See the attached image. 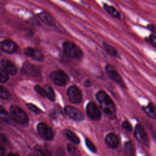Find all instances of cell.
<instances>
[{
  "instance_id": "obj_15",
  "label": "cell",
  "mask_w": 156,
  "mask_h": 156,
  "mask_svg": "<svg viewBox=\"0 0 156 156\" xmlns=\"http://www.w3.org/2000/svg\"><path fill=\"white\" fill-rule=\"evenodd\" d=\"M107 144L112 149H116L118 147L119 141L118 136L113 133H110L107 134L105 138Z\"/></svg>"
},
{
  "instance_id": "obj_36",
  "label": "cell",
  "mask_w": 156,
  "mask_h": 156,
  "mask_svg": "<svg viewBox=\"0 0 156 156\" xmlns=\"http://www.w3.org/2000/svg\"><path fill=\"white\" fill-rule=\"evenodd\" d=\"M84 85L87 87H91L92 85V82L90 80H86L84 82Z\"/></svg>"
},
{
  "instance_id": "obj_6",
  "label": "cell",
  "mask_w": 156,
  "mask_h": 156,
  "mask_svg": "<svg viewBox=\"0 0 156 156\" xmlns=\"http://www.w3.org/2000/svg\"><path fill=\"white\" fill-rule=\"evenodd\" d=\"M67 95L72 103L79 104L82 101V94L81 91L77 86H70L67 90Z\"/></svg>"
},
{
  "instance_id": "obj_14",
  "label": "cell",
  "mask_w": 156,
  "mask_h": 156,
  "mask_svg": "<svg viewBox=\"0 0 156 156\" xmlns=\"http://www.w3.org/2000/svg\"><path fill=\"white\" fill-rule=\"evenodd\" d=\"M24 53L26 55L37 61L42 60L44 57L40 51L31 47L26 48L24 51Z\"/></svg>"
},
{
  "instance_id": "obj_4",
  "label": "cell",
  "mask_w": 156,
  "mask_h": 156,
  "mask_svg": "<svg viewBox=\"0 0 156 156\" xmlns=\"http://www.w3.org/2000/svg\"><path fill=\"white\" fill-rule=\"evenodd\" d=\"M64 53L69 57L74 59H80L83 57L82 50L74 43L66 41L63 44Z\"/></svg>"
},
{
  "instance_id": "obj_12",
  "label": "cell",
  "mask_w": 156,
  "mask_h": 156,
  "mask_svg": "<svg viewBox=\"0 0 156 156\" xmlns=\"http://www.w3.org/2000/svg\"><path fill=\"white\" fill-rule=\"evenodd\" d=\"M1 50L8 54H12L16 51L17 45L15 42L10 39H7L1 42Z\"/></svg>"
},
{
  "instance_id": "obj_37",
  "label": "cell",
  "mask_w": 156,
  "mask_h": 156,
  "mask_svg": "<svg viewBox=\"0 0 156 156\" xmlns=\"http://www.w3.org/2000/svg\"><path fill=\"white\" fill-rule=\"evenodd\" d=\"M5 154V149L2 147H0V156H4Z\"/></svg>"
},
{
  "instance_id": "obj_8",
  "label": "cell",
  "mask_w": 156,
  "mask_h": 156,
  "mask_svg": "<svg viewBox=\"0 0 156 156\" xmlns=\"http://www.w3.org/2000/svg\"><path fill=\"white\" fill-rule=\"evenodd\" d=\"M64 110L65 113L69 118L76 121H80L84 119V116L82 112L79 109L74 107L67 105L65 107Z\"/></svg>"
},
{
  "instance_id": "obj_28",
  "label": "cell",
  "mask_w": 156,
  "mask_h": 156,
  "mask_svg": "<svg viewBox=\"0 0 156 156\" xmlns=\"http://www.w3.org/2000/svg\"><path fill=\"white\" fill-rule=\"evenodd\" d=\"M27 106L30 111H32L33 113L35 114H39L42 112L40 108H38L36 105L32 104H27Z\"/></svg>"
},
{
  "instance_id": "obj_5",
  "label": "cell",
  "mask_w": 156,
  "mask_h": 156,
  "mask_svg": "<svg viewBox=\"0 0 156 156\" xmlns=\"http://www.w3.org/2000/svg\"><path fill=\"white\" fill-rule=\"evenodd\" d=\"M49 77L52 81L58 86H63L69 81L67 74L61 69H57L51 73Z\"/></svg>"
},
{
  "instance_id": "obj_10",
  "label": "cell",
  "mask_w": 156,
  "mask_h": 156,
  "mask_svg": "<svg viewBox=\"0 0 156 156\" xmlns=\"http://www.w3.org/2000/svg\"><path fill=\"white\" fill-rule=\"evenodd\" d=\"M88 116L93 120H98L101 117V113L98 106L93 102H89L86 107Z\"/></svg>"
},
{
  "instance_id": "obj_17",
  "label": "cell",
  "mask_w": 156,
  "mask_h": 156,
  "mask_svg": "<svg viewBox=\"0 0 156 156\" xmlns=\"http://www.w3.org/2000/svg\"><path fill=\"white\" fill-rule=\"evenodd\" d=\"M144 113L151 118L156 120V106L152 102H149L147 105L143 107Z\"/></svg>"
},
{
  "instance_id": "obj_16",
  "label": "cell",
  "mask_w": 156,
  "mask_h": 156,
  "mask_svg": "<svg viewBox=\"0 0 156 156\" xmlns=\"http://www.w3.org/2000/svg\"><path fill=\"white\" fill-rule=\"evenodd\" d=\"M38 16L40 20L46 24L52 27L56 26V22L55 20L48 13L45 12H41L38 14Z\"/></svg>"
},
{
  "instance_id": "obj_30",
  "label": "cell",
  "mask_w": 156,
  "mask_h": 156,
  "mask_svg": "<svg viewBox=\"0 0 156 156\" xmlns=\"http://www.w3.org/2000/svg\"><path fill=\"white\" fill-rule=\"evenodd\" d=\"M0 112H1V118L4 120V121H7L9 120V116L8 113L5 111V110L3 108L2 106H1L0 107Z\"/></svg>"
},
{
  "instance_id": "obj_2",
  "label": "cell",
  "mask_w": 156,
  "mask_h": 156,
  "mask_svg": "<svg viewBox=\"0 0 156 156\" xmlns=\"http://www.w3.org/2000/svg\"><path fill=\"white\" fill-rule=\"evenodd\" d=\"M11 118L17 123L26 126L29 123V118L26 112L17 105H11L9 110Z\"/></svg>"
},
{
  "instance_id": "obj_19",
  "label": "cell",
  "mask_w": 156,
  "mask_h": 156,
  "mask_svg": "<svg viewBox=\"0 0 156 156\" xmlns=\"http://www.w3.org/2000/svg\"><path fill=\"white\" fill-rule=\"evenodd\" d=\"M64 134L66 136V138L70 140L72 143L78 144L80 143V140L79 137L71 130L69 129H65L64 130Z\"/></svg>"
},
{
  "instance_id": "obj_1",
  "label": "cell",
  "mask_w": 156,
  "mask_h": 156,
  "mask_svg": "<svg viewBox=\"0 0 156 156\" xmlns=\"http://www.w3.org/2000/svg\"><path fill=\"white\" fill-rule=\"evenodd\" d=\"M96 98L105 116L110 119L115 118L116 115V110L110 96L104 91L100 90L96 93Z\"/></svg>"
},
{
  "instance_id": "obj_26",
  "label": "cell",
  "mask_w": 156,
  "mask_h": 156,
  "mask_svg": "<svg viewBox=\"0 0 156 156\" xmlns=\"http://www.w3.org/2000/svg\"><path fill=\"white\" fill-rule=\"evenodd\" d=\"M145 40L152 46L156 48V35L151 34L145 38Z\"/></svg>"
},
{
  "instance_id": "obj_31",
  "label": "cell",
  "mask_w": 156,
  "mask_h": 156,
  "mask_svg": "<svg viewBox=\"0 0 156 156\" xmlns=\"http://www.w3.org/2000/svg\"><path fill=\"white\" fill-rule=\"evenodd\" d=\"M34 89L36 91V92L39 94L40 95H41L43 97H45L46 96V94H45V91L43 89V88H42L41 87H40V85H35L34 87Z\"/></svg>"
},
{
  "instance_id": "obj_3",
  "label": "cell",
  "mask_w": 156,
  "mask_h": 156,
  "mask_svg": "<svg viewBox=\"0 0 156 156\" xmlns=\"http://www.w3.org/2000/svg\"><path fill=\"white\" fill-rule=\"evenodd\" d=\"M21 71L24 76L35 80L38 81L41 78V73L40 68L29 62H25L23 63Z\"/></svg>"
},
{
  "instance_id": "obj_21",
  "label": "cell",
  "mask_w": 156,
  "mask_h": 156,
  "mask_svg": "<svg viewBox=\"0 0 156 156\" xmlns=\"http://www.w3.org/2000/svg\"><path fill=\"white\" fill-rule=\"evenodd\" d=\"M103 46H104L105 51L108 53H109V54H110L111 55H112L115 57H118V51L115 49V48H113V46H112L109 44H108L107 43H105V42L103 43Z\"/></svg>"
},
{
  "instance_id": "obj_11",
  "label": "cell",
  "mask_w": 156,
  "mask_h": 156,
  "mask_svg": "<svg viewBox=\"0 0 156 156\" xmlns=\"http://www.w3.org/2000/svg\"><path fill=\"white\" fill-rule=\"evenodd\" d=\"M135 138L141 143L144 144H147L149 142L148 136L147 135L146 132L145 131L143 127L140 124H137L135 127V132H134Z\"/></svg>"
},
{
  "instance_id": "obj_25",
  "label": "cell",
  "mask_w": 156,
  "mask_h": 156,
  "mask_svg": "<svg viewBox=\"0 0 156 156\" xmlns=\"http://www.w3.org/2000/svg\"><path fill=\"white\" fill-rule=\"evenodd\" d=\"M10 93L9 91L7 90V88H5L3 86H1V90H0V96L2 99H7L9 98Z\"/></svg>"
},
{
  "instance_id": "obj_32",
  "label": "cell",
  "mask_w": 156,
  "mask_h": 156,
  "mask_svg": "<svg viewBox=\"0 0 156 156\" xmlns=\"http://www.w3.org/2000/svg\"><path fill=\"white\" fill-rule=\"evenodd\" d=\"M122 127L127 132H131L132 130V127L131 124L127 121H124L122 123Z\"/></svg>"
},
{
  "instance_id": "obj_22",
  "label": "cell",
  "mask_w": 156,
  "mask_h": 156,
  "mask_svg": "<svg viewBox=\"0 0 156 156\" xmlns=\"http://www.w3.org/2000/svg\"><path fill=\"white\" fill-rule=\"evenodd\" d=\"M66 148H67L68 152L69 153V154L71 156H80V152L77 149V147L76 146H74L73 144H68Z\"/></svg>"
},
{
  "instance_id": "obj_27",
  "label": "cell",
  "mask_w": 156,
  "mask_h": 156,
  "mask_svg": "<svg viewBox=\"0 0 156 156\" xmlns=\"http://www.w3.org/2000/svg\"><path fill=\"white\" fill-rule=\"evenodd\" d=\"M9 75L8 73L4 70L2 68H1V82L5 83L9 80Z\"/></svg>"
},
{
  "instance_id": "obj_24",
  "label": "cell",
  "mask_w": 156,
  "mask_h": 156,
  "mask_svg": "<svg viewBox=\"0 0 156 156\" xmlns=\"http://www.w3.org/2000/svg\"><path fill=\"white\" fill-rule=\"evenodd\" d=\"M124 150L127 155H132L133 152V146L130 141H127L124 144Z\"/></svg>"
},
{
  "instance_id": "obj_20",
  "label": "cell",
  "mask_w": 156,
  "mask_h": 156,
  "mask_svg": "<svg viewBox=\"0 0 156 156\" xmlns=\"http://www.w3.org/2000/svg\"><path fill=\"white\" fill-rule=\"evenodd\" d=\"M43 89L45 91V94H46V96L51 101L54 102L55 99V93L53 90V89L52 88V87L51 86H49V85L45 84L43 86Z\"/></svg>"
},
{
  "instance_id": "obj_9",
  "label": "cell",
  "mask_w": 156,
  "mask_h": 156,
  "mask_svg": "<svg viewBox=\"0 0 156 156\" xmlns=\"http://www.w3.org/2000/svg\"><path fill=\"white\" fill-rule=\"evenodd\" d=\"M105 71L108 76L116 83H118L121 86H124V83L122 77L117 71V70L111 65H107L105 66Z\"/></svg>"
},
{
  "instance_id": "obj_13",
  "label": "cell",
  "mask_w": 156,
  "mask_h": 156,
  "mask_svg": "<svg viewBox=\"0 0 156 156\" xmlns=\"http://www.w3.org/2000/svg\"><path fill=\"white\" fill-rule=\"evenodd\" d=\"M1 68L5 70L8 74L11 75H15L17 73L18 69L16 66L11 61L5 58H2L1 60Z\"/></svg>"
},
{
  "instance_id": "obj_34",
  "label": "cell",
  "mask_w": 156,
  "mask_h": 156,
  "mask_svg": "<svg viewBox=\"0 0 156 156\" xmlns=\"http://www.w3.org/2000/svg\"><path fill=\"white\" fill-rule=\"evenodd\" d=\"M56 155H57V156H66L64 151H63L60 148H58L57 149Z\"/></svg>"
},
{
  "instance_id": "obj_29",
  "label": "cell",
  "mask_w": 156,
  "mask_h": 156,
  "mask_svg": "<svg viewBox=\"0 0 156 156\" xmlns=\"http://www.w3.org/2000/svg\"><path fill=\"white\" fill-rule=\"evenodd\" d=\"M85 141V144H86L87 147L88 148V149L90 151H91V152H96V146L94 145V144L89 139L86 138Z\"/></svg>"
},
{
  "instance_id": "obj_35",
  "label": "cell",
  "mask_w": 156,
  "mask_h": 156,
  "mask_svg": "<svg viewBox=\"0 0 156 156\" xmlns=\"http://www.w3.org/2000/svg\"><path fill=\"white\" fill-rule=\"evenodd\" d=\"M7 137H6V136L5 135H4V134H1V141L2 142V143H6L7 142Z\"/></svg>"
},
{
  "instance_id": "obj_38",
  "label": "cell",
  "mask_w": 156,
  "mask_h": 156,
  "mask_svg": "<svg viewBox=\"0 0 156 156\" xmlns=\"http://www.w3.org/2000/svg\"><path fill=\"white\" fill-rule=\"evenodd\" d=\"M5 156H20L17 153H13V152H10L8 154H7Z\"/></svg>"
},
{
  "instance_id": "obj_39",
  "label": "cell",
  "mask_w": 156,
  "mask_h": 156,
  "mask_svg": "<svg viewBox=\"0 0 156 156\" xmlns=\"http://www.w3.org/2000/svg\"><path fill=\"white\" fill-rule=\"evenodd\" d=\"M28 156H36L35 154H32V153H30V154H29V155H28Z\"/></svg>"
},
{
  "instance_id": "obj_33",
  "label": "cell",
  "mask_w": 156,
  "mask_h": 156,
  "mask_svg": "<svg viewBox=\"0 0 156 156\" xmlns=\"http://www.w3.org/2000/svg\"><path fill=\"white\" fill-rule=\"evenodd\" d=\"M147 27L148 28V29L149 30H151L153 34L154 35H156V26L152 24H148Z\"/></svg>"
},
{
  "instance_id": "obj_23",
  "label": "cell",
  "mask_w": 156,
  "mask_h": 156,
  "mask_svg": "<svg viewBox=\"0 0 156 156\" xmlns=\"http://www.w3.org/2000/svg\"><path fill=\"white\" fill-rule=\"evenodd\" d=\"M34 149L39 154L40 156H52L51 154L45 148L40 146H35L34 147Z\"/></svg>"
},
{
  "instance_id": "obj_18",
  "label": "cell",
  "mask_w": 156,
  "mask_h": 156,
  "mask_svg": "<svg viewBox=\"0 0 156 156\" xmlns=\"http://www.w3.org/2000/svg\"><path fill=\"white\" fill-rule=\"evenodd\" d=\"M104 9L105 10L114 18L119 19L121 17L120 13L113 7L107 4H104Z\"/></svg>"
},
{
  "instance_id": "obj_7",
  "label": "cell",
  "mask_w": 156,
  "mask_h": 156,
  "mask_svg": "<svg viewBox=\"0 0 156 156\" xmlns=\"http://www.w3.org/2000/svg\"><path fill=\"white\" fill-rule=\"evenodd\" d=\"M37 130L39 135L46 140H51L54 137L52 129L44 122H40L37 124Z\"/></svg>"
}]
</instances>
